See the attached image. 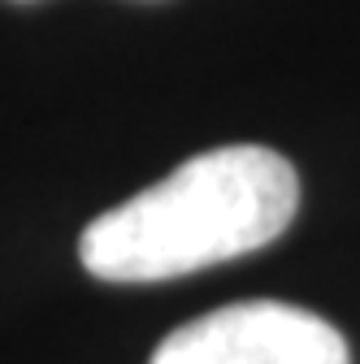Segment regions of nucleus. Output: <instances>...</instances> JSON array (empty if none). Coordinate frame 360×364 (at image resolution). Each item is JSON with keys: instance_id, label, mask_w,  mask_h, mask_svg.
<instances>
[{"instance_id": "obj_2", "label": "nucleus", "mask_w": 360, "mask_h": 364, "mask_svg": "<svg viewBox=\"0 0 360 364\" xmlns=\"http://www.w3.org/2000/svg\"><path fill=\"white\" fill-rule=\"evenodd\" d=\"M148 364H351L343 334L282 299H239L161 338Z\"/></svg>"}, {"instance_id": "obj_1", "label": "nucleus", "mask_w": 360, "mask_h": 364, "mask_svg": "<svg viewBox=\"0 0 360 364\" xmlns=\"http://www.w3.org/2000/svg\"><path fill=\"white\" fill-rule=\"evenodd\" d=\"M300 208L287 156L256 144L213 148L100 213L78 239L100 282H169L274 243Z\"/></svg>"}]
</instances>
